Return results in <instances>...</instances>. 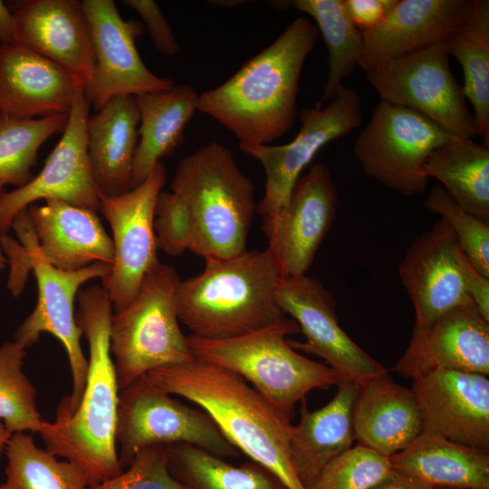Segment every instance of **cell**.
Returning a JSON list of instances; mask_svg holds the SVG:
<instances>
[{
    "instance_id": "cell-1",
    "label": "cell",
    "mask_w": 489,
    "mask_h": 489,
    "mask_svg": "<svg viewBox=\"0 0 489 489\" xmlns=\"http://www.w3.org/2000/svg\"><path fill=\"white\" fill-rule=\"evenodd\" d=\"M319 31L299 17L221 85L198 95L197 110L231 131L239 145H268L292 129L304 62Z\"/></svg>"
},
{
    "instance_id": "cell-2",
    "label": "cell",
    "mask_w": 489,
    "mask_h": 489,
    "mask_svg": "<svg viewBox=\"0 0 489 489\" xmlns=\"http://www.w3.org/2000/svg\"><path fill=\"white\" fill-rule=\"evenodd\" d=\"M77 302L76 321L89 345L82 397L71 415L56 414L39 435L46 450L78 465L92 485L123 470L115 439L120 387L110 344L113 308L98 284L81 289Z\"/></svg>"
},
{
    "instance_id": "cell-3",
    "label": "cell",
    "mask_w": 489,
    "mask_h": 489,
    "mask_svg": "<svg viewBox=\"0 0 489 489\" xmlns=\"http://www.w3.org/2000/svg\"><path fill=\"white\" fill-rule=\"evenodd\" d=\"M147 375L163 391L200 407L230 443L273 473L286 489H306L291 457V419L244 379L197 359Z\"/></svg>"
},
{
    "instance_id": "cell-4",
    "label": "cell",
    "mask_w": 489,
    "mask_h": 489,
    "mask_svg": "<svg viewBox=\"0 0 489 489\" xmlns=\"http://www.w3.org/2000/svg\"><path fill=\"white\" fill-rule=\"evenodd\" d=\"M279 271L267 249L206 262L205 269L181 280L178 320L191 335L225 340L288 321L276 291Z\"/></svg>"
},
{
    "instance_id": "cell-5",
    "label": "cell",
    "mask_w": 489,
    "mask_h": 489,
    "mask_svg": "<svg viewBox=\"0 0 489 489\" xmlns=\"http://www.w3.org/2000/svg\"><path fill=\"white\" fill-rule=\"evenodd\" d=\"M170 187L183 200L190 216L191 252L206 262L247 250L256 210L254 186L225 145L211 141L184 157Z\"/></svg>"
},
{
    "instance_id": "cell-6",
    "label": "cell",
    "mask_w": 489,
    "mask_h": 489,
    "mask_svg": "<svg viewBox=\"0 0 489 489\" xmlns=\"http://www.w3.org/2000/svg\"><path fill=\"white\" fill-rule=\"evenodd\" d=\"M300 331L288 321L225 340L187 336L195 359L230 370L252 385L289 419L296 404L315 388L344 381L327 364L300 354L286 337Z\"/></svg>"
},
{
    "instance_id": "cell-7",
    "label": "cell",
    "mask_w": 489,
    "mask_h": 489,
    "mask_svg": "<svg viewBox=\"0 0 489 489\" xmlns=\"http://www.w3.org/2000/svg\"><path fill=\"white\" fill-rule=\"evenodd\" d=\"M174 267L157 264L131 302L113 313L110 344L120 389L149 371L195 360L179 327Z\"/></svg>"
},
{
    "instance_id": "cell-8",
    "label": "cell",
    "mask_w": 489,
    "mask_h": 489,
    "mask_svg": "<svg viewBox=\"0 0 489 489\" xmlns=\"http://www.w3.org/2000/svg\"><path fill=\"white\" fill-rule=\"evenodd\" d=\"M157 387L147 374L120 389L116 446L122 468L153 446L189 444L221 458H236L230 443L203 409L185 405Z\"/></svg>"
},
{
    "instance_id": "cell-9",
    "label": "cell",
    "mask_w": 489,
    "mask_h": 489,
    "mask_svg": "<svg viewBox=\"0 0 489 489\" xmlns=\"http://www.w3.org/2000/svg\"><path fill=\"white\" fill-rule=\"evenodd\" d=\"M452 138L423 114L379 101L357 137L353 152L369 177L411 197L427 191L425 164Z\"/></svg>"
},
{
    "instance_id": "cell-10",
    "label": "cell",
    "mask_w": 489,
    "mask_h": 489,
    "mask_svg": "<svg viewBox=\"0 0 489 489\" xmlns=\"http://www.w3.org/2000/svg\"><path fill=\"white\" fill-rule=\"evenodd\" d=\"M449 56L447 43H441L377 65L367 79L380 101L417 111L453 137L473 138L476 125Z\"/></svg>"
},
{
    "instance_id": "cell-11",
    "label": "cell",
    "mask_w": 489,
    "mask_h": 489,
    "mask_svg": "<svg viewBox=\"0 0 489 489\" xmlns=\"http://www.w3.org/2000/svg\"><path fill=\"white\" fill-rule=\"evenodd\" d=\"M22 243V253L36 279L38 299L33 312L17 327L14 340L27 349L47 332L63 345L72 372V391L69 398L62 400L56 413L68 416L82 399L88 372V360L80 342L82 331L76 321L74 301L85 283L95 278L106 279L110 264L95 263L77 271H62L42 258L34 239Z\"/></svg>"
},
{
    "instance_id": "cell-12",
    "label": "cell",
    "mask_w": 489,
    "mask_h": 489,
    "mask_svg": "<svg viewBox=\"0 0 489 489\" xmlns=\"http://www.w3.org/2000/svg\"><path fill=\"white\" fill-rule=\"evenodd\" d=\"M299 118V132L287 144L239 145L242 152L262 164L265 173L264 194L256 206L263 218L273 216L286 205L302 170L322 147L361 124L360 95L343 85L327 105L318 102L302 109Z\"/></svg>"
},
{
    "instance_id": "cell-13",
    "label": "cell",
    "mask_w": 489,
    "mask_h": 489,
    "mask_svg": "<svg viewBox=\"0 0 489 489\" xmlns=\"http://www.w3.org/2000/svg\"><path fill=\"white\" fill-rule=\"evenodd\" d=\"M165 181L166 168L160 161L139 186L120 196L100 197V211L112 231L113 260L102 286L109 292L113 313L131 302L144 277L159 263L153 220Z\"/></svg>"
},
{
    "instance_id": "cell-14",
    "label": "cell",
    "mask_w": 489,
    "mask_h": 489,
    "mask_svg": "<svg viewBox=\"0 0 489 489\" xmlns=\"http://www.w3.org/2000/svg\"><path fill=\"white\" fill-rule=\"evenodd\" d=\"M276 299L305 336V341L288 340L297 351L324 360L344 381L360 386L388 373L377 360L360 348L340 327L332 293L306 274L281 278Z\"/></svg>"
},
{
    "instance_id": "cell-15",
    "label": "cell",
    "mask_w": 489,
    "mask_h": 489,
    "mask_svg": "<svg viewBox=\"0 0 489 489\" xmlns=\"http://www.w3.org/2000/svg\"><path fill=\"white\" fill-rule=\"evenodd\" d=\"M82 7L91 33L94 70L84 95L96 111L119 95L138 96L175 85L153 73L141 60L136 40L144 32L136 20H124L112 0H83Z\"/></svg>"
},
{
    "instance_id": "cell-16",
    "label": "cell",
    "mask_w": 489,
    "mask_h": 489,
    "mask_svg": "<svg viewBox=\"0 0 489 489\" xmlns=\"http://www.w3.org/2000/svg\"><path fill=\"white\" fill-rule=\"evenodd\" d=\"M337 203L331 169L316 163L299 177L286 205L263 218L266 249L282 278L306 274L334 222Z\"/></svg>"
},
{
    "instance_id": "cell-17",
    "label": "cell",
    "mask_w": 489,
    "mask_h": 489,
    "mask_svg": "<svg viewBox=\"0 0 489 489\" xmlns=\"http://www.w3.org/2000/svg\"><path fill=\"white\" fill-rule=\"evenodd\" d=\"M90 103L81 90L68 113L62 136L37 176L25 185L0 195V235L32 203L55 199L98 212L101 195L94 182L87 149Z\"/></svg>"
},
{
    "instance_id": "cell-18",
    "label": "cell",
    "mask_w": 489,
    "mask_h": 489,
    "mask_svg": "<svg viewBox=\"0 0 489 489\" xmlns=\"http://www.w3.org/2000/svg\"><path fill=\"white\" fill-rule=\"evenodd\" d=\"M463 255L441 217L408 246L398 276L414 306V327L427 326L454 307L473 302L463 275Z\"/></svg>"
},
{
    "instance_id": "cell-19",
    "label": "cell",
    "mask_w": 489,
    "mask_h": 489,
    "mask_svg": "<svg viewBox=\"0 0 489 489\" xmlns=\"http://www.w3.org/2000/svg\"><path fill=\"white\" fill-rule=\"evenodd\" d=\"M423 432L489 449V379L467 371L436 369L412 379Z\"/></svg>"
},
{
    "instance_id": "cell-20",
    "label": "cell",
    "mask_w": 489,
    "mask_h": 489,
    "mask_svg": "<svg viewBox=\"0 0 489 489\" xmlns=\"http://www.w3.org/2000/svg\"><path fill=\"white\" fill-rule=\"evenodd\" d=\"M436 369L489 376V321L473 302L454 307L427 326L414 327L393 368L411 379Z\"/></svg>"
},
{
    "instance_id": "cell-21",
    "label": "cell",
    "mask_w": 489,
    "mask_h": 489,
    "mask_svg": "<svg viewBox=\"0 0 489 489\" xmlns=\"http://www.w3.org/2000/svg\"><path fill=\"white\" fill-rule=\"evenodd\" d=\"M14 43L64 68L84 89L94 70L89 24L78 0H19L7 5Z\"/></svg>"
},
{
    "instance_id": "cell-22",
    "label": "cell",
    "mask_w": 489,
    "mask_h": 489,
    "mask_svg": "<svg viewBox=\"0 0 489 489\" xmlns=\"http://www.w3.org/2000/svg\"><path fill=\"white\" fill-rule=\"evenodd\" d=\"M476 0H396L383 22L363 33L359 66L371 68L447 43Z\"/></svg>"
},
{
    "instance_id": "cell-23",
    "label": "cell",
    "mask_w": 489,
    "mask_h": 489,
    "mask_svg": "<svg viewBox=\"0 0 489 489\" xmlns=\"http://www.w3.org/2000/svg\"><path fill=\"white\" fill-rule=\"evenodd\" d=\"M83 90L64 68L18 43L0 44V113L31 120L68 114Z\"/></svg>"
},
{
    "instance_id": "cell-24",
    "label": "cell",
    "mask_w": 489,
    "mask_h": 489,
    "mask_svg": "<svg viewBox=\"0 0 489 489\" xmlns=\"http://www.w3.org/2000/svg\"><path fill=\"white\" fill-rule=\"evenodd\" d=\"M27 212L36 249L52 266L71 272L95 263L112 264V240L96 212L55 199L30 206Z\"/></svg>"
},
{
    "instance_id": "cell-25",
    "label": "cell",
    "mask_w": 489,
    "mask_h": 489,
    "mask_svg": "<svg viewBox=\"0 0 489 489\" xmlns=\"http://www.w3.org/2000/svg\"><path fill=\"white\" fill-rule=\"evenodd\" d=\"M358 444L389 457L407 448L423 432V418L411 388L388 373L360 386L353 407Z\"/></svg>"
},
{
    "instance_id": "cell-26",
    "label": "cell",
    "mask_w": 489,
    "mask_h": 489,
    "mask_svg": "<svg viewBox=\"0 0 489 489\" xmlns=\"http://www.w3.org/2000/svg\"><path fill=\"white\" fill-rule=\"evenodd\" d=\"M139 110L135 96L111 98L87 121V149L92 177L101 196L130 190L139 142Z\"/></svg>"
},
{
    "instance_id": "cell-27",
    "label": "cell",
    "mask_w": 489,
    "mask_h": 489,
    "mask_svg": "<svg viewBox=\"0 0 489 489\" xmlns=\"http://www.w3.org/2000/svg\"><path fill=\"white\" fill-rule=\"evenodd\" d=\"M334 397L311 411L302 400L301 417L292 426L290 451L296 474L306 486L334 458L351 447L355 438L353 407L360 385L341 381Z\"/></svg>"
},
{
    "instance_id": "cell-28",
    "label": "cell",
    "mask_w": 489,
    "mask_h": 489,
    "mask_svg": "<svg viewBox=\"0 0 489 489\" xmlns=\"http://www.w3.org/2000/svg\"><path fill=\"white\" fill-rule=\"evenodd\" d=\"M388 459L394 470L432 489H489V449L422 432Z\"/></svg>"
},
{
    "instance_id": "cell-29",
    "label": "cell",
    "mask_w": 489,
    "mask_h": 489,
    "mask_svg": "<svg viewBox=\"0 0 489 489\" xmlns=\"http://www.w3.org/2000/svg\"><path fill=\"white\" fill-rule=\"evenodd\" d=\"M139 110V142L130 189L139 186L160 159L181 143L184 129L197 110L198 94L188 84L135 96Z\"/></svg>"
},
{
    "instance_id": "cell-30",
    "label": "cell",
    "mask_w": 489,
    "mask_h": 489,
    "mask_svg": "<svg viewBox=\"0 0 489 489\" xmlns=\"http://www.w3.org/2000/svg\"><path fill=\"white\" fill-rule=\"evenodd\" d=\"M425 171L462 208L489 223V146L453 137L430 154Z\"/></svg>"
},
{
    "instance_id": "cell-31",
    "label": "cell",
    "mask_w": 489,
    "mask_h": 489,
    "mask_svg": "<svg viewBox=\"0 0 489 489\" xmlns=\"http://www.w3.org/2000/svg\"><path fill=\"white\" fill-rule=\"evenodd\" d=\"M278 9L293 8L311 16L321 32L329 53L328 75L320 103L331 101L359 62L363 33L352 23L344 0L274 1Z\"/></svg>"
},
{
    "instance_id": "cell-32",
    "label": "cell",
    "mask_w": 489,
    "mask_h": 489,
    "mask_svg": "<svg viewBox=\"0 0 489 489\" xmlns=\"http://www.w3.org/2000/svg\"><path fill=\"white\" fill-rule=\"evenodd\" d=\"M450 55L464 73L465 96L471 102L477 135L489 146V2L476 0L475 8L447 42Z\"/></svg>"
},
{
    "instance_id": "cell-33",
    "label": "cell",
    "mask_w": 489,
    "mask_h": 489,
    "mask_svg": "<svg viewBox=\"0 0 489 489\" xmlns=\"http://www.w3.org/2000/svg\"><path fill=\"white\" fill-rule=\"evenodd\" d=\"M168 468L191 489H286L273 473L254 461L236 466L189 444L171 445Z\"/></svg>"
},
{
    "instance_id": "cell-34",
    "label": "cell",
    "mask_w": 489,
    "mask_h": 489,
    "mask_svg": "<svg viewBox=\"0 0 489 489\" xmlns=\"http://www.w3.org/2000/svg\"><path fill=\"white\" fill-rule=\"evenodd\" d=\"M5 453V481L0 489H85L89 485L78 465L40 448L25 432L13 433Z\"/></svg>"
},
{
    "instance_id": "cell-35",
    "label": "cell",
    "mask_w": 489,
    "mask_h": 489,
    "mask_svg": "<svg viewBox=\"0 0 489 489\" xmlns=\"http://www.w3.org/2000/svg\"><path fill=\"white\" fill-rule=\"evenodd\" d=\"M68 114L18 120L0 113V184L17 187L33 177L38 150L51 136L64 129Z\"/></svg>"
},
{
    "instance_id": "cell-36",
    "label": "cell",
    "mask_w": 489,
    "mask_h": 489,
    "mask_svg": "<svg viewBox=\"0 0 489 489\" xmlns=\"http://www.w3.org/2000/svg\"><path fill=\"white\" fill-rule=\"evenodd\" d=\"M25 350L13 340L0 345V421L12 433H42L48 427L36 406V389L23 371Z\"/></svg>"
},
{
    "instance_id": "cell-37",
    "label": "cell",
    "mask_w": 489,
    "mask_h": 489,
    "mask_svg": "<svg viewBox=\"0 0 489 489\" xmlns=\"http://www.w3.org/2000/svg\"><path fill=\"white\" fill-rule=\"evenodd\" d=\"M424 207L446 222L474 267L489 278V223L462 208L441 185L429 190Z\"/></svg>"
},
{
    "instance_id": "cell-38",
    "label": "cell",
    "mask_w": 489,
    "mask_h": 489,
    "mask_svg": "<svg viewBox=\"0 0 489 489\" xmlns=\"http://www.w3.org/2000/svg\"><path fill=\"white\" fill-rule=\"evenodd\" d=\"M393 471L388 457L358 444L331 460L306 489H371Z\"/></svg>"
},
{
    "instance_id": "cell-39",
    "label": "cell",
    "mask_w": 489,
    "mask_h": 489,
    "mask_svg": "<svg viewBox=\"0 0 489 489\" xmlns=\"http://www.w3.org/2000/svg\"><path fill=\"white\" fill-rule=\"evenodd\" d=\"M171 445L153 446L138 452L126 470L85 489H191L168 468Z\"/></svg>"
},
{
    "instance_id": "cell-40",
    "label": "cell",
    "mask_w": 489,
    "mask_h": 489,
    "mask_svg": "<svg viewBox=\"0 0 489 489\" xmlns=\"http://www.w3.org/2000/svg\"><path fill=\"white\" fill-rule=\"evenodd\" d=\"M157 248L171 256L189 250L192 226L183 200L175 193L161 191L158 197L153 220Z\"/></svg>"
},
{
    "instance_id": "cell-41",
    "label": "cell",
    "mask_w": 489,
    "mask_h": 489,
    "mask_svg": "<svg viewBox=\"0 0 489 489\" xmlns=\"http://www.w3.org/2000/svg\"><path fill=\"white\" fill-rule=\"evenodd\" d=\"M122 3L134 10L143 20L152 42L159 53L169 56L179 53V44L173 29L156 2L152 0H124Z\"/></svg>"
},
{
    "instance_id": "cell-42",
    "label": "cell",
    "mask_w": 489,
    "mask_h": 489,
    "mask_svg": "<svg viewBox=\"0 0 489 489\" xmlns=\"http://www.w3.org/2000/svg\"><path fill=\"white\" fill-rule=\"evenodd\" d=\"M396 0H344L346 10L355 26L362 33L379 26Z\"/></svg>"
},
{
    "instance_id": "cell-43",
    "label": "cell",
    "mask_w": 489,
    "mask_h": 489,
    "mask_svg": "<svg viewBox=\"0 0 489 489\" xmlns=\"http://www.w3.org/2000/svg\"><path fill=\"white\" fill-rule=\"evenodd\" d=\"M462 271L467 292L481 315L489 321V278L481 274L464 254Z\"/></svg>"
},
{
    "instance_id": "cell-44",
    "label": "cell",
    "mask_w": 489,
    "mask_h": 489,
    "mask_svg": "<svg viewBox=\"0 0 489 489\" xmlns=\"http://www.w3.org/2000/svg\"><path fill=\"white\" fill-rule=\"evenodd\" d=\"M371 489H432L428 484L394 470Z\"/></svg>"
},
{
    "instance_id": "cell-45",
    "label": "cell",
    "mask_w": 489,
    "mask_h": 489,
    "mask_svg": "<svg viewBox=\"0 0 489 489\" xmlns=\"http://www.w3.org/2000/svg\"><path fill=\"white\" fill-rule=\"evenodd\" d=\"M0 42L1 44L14 43V21L7 5L0 0Z\"/></svg>"
},
{
    "instance_id": "cell-46",
    "label": "cell",
    "mask_w": 489,
    "mask_h": 489,
    "mask_svg": "<svg viewBox=\"0 0 489 489\" xmlns=\"http://www.w3.org/2000/svg\"><path fill=\"white\" fill-rule=\"evenodd\" d=\"M12 435L13 433L0 421V460Z\"/></svg>"
},
{
    "instance_id": "cell-47",
    "label": "cell",
    "mask_w": 489,
    "mask_h": 489,
    "mask_svg": "<svg viewBox=\"0 0 489 489\" xmlns=\"http://www.w3.org/2000/svg\"><path fill=\"white\" fill-rule=\"evenodd\" d=\"M6 259L3 254V248L0 246V272L5 267Z\"/></svg>"
},
{
    "instance_id": "cell-48",
    "label": "cell",
    "mask_w": 489,
    "mask_h": 489,
    "mask_svg": "<svg viewBox=\"0 0 489 489\" xmlns=\"http://www.w3.org/2000/svg\"><path fill=\"white\" fill-rule=\"evenodd\" d=\"M3 187H4V186L0 184V195H1V193L3 192V190H4Z\"/></svg>"
}]
</instances>
